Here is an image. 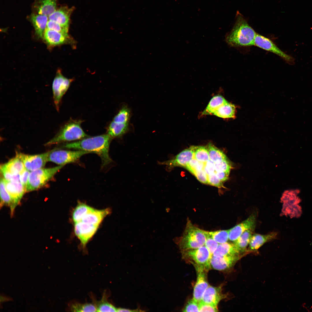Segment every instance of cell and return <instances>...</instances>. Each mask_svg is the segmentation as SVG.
<instances>
[{
  "instance_id": "cell-1",
  "label": "cell",
  "mask_w": 312,
  "mask_h": 312,
  "mask_svg": "<svg viewBox=\"0 0 312 312\" xmlns=\"http://www.w3.org/2000/svg\"><path fill=\"white\" fill-rule=\"evenodd\" d=\"M112 138L107 134L89 137L78 141L67 143L64 147L95 153L101 158L102 166L104 167L112 161L109 154V149Z\"/></svg>"
},
{
  "instance_id": "cell-34",
  "label": "cell",
  "mask_w": 312,
  "mask_h": 312,
  "mask_svg": "<svg viewBox=\"0 0 312 312\" xmlns=\"http://www.w3.org/2000/svg\"><path fill=\"white\" fill-rule=\"evenodd\" d=\"M0 208L5 205L9 207L10 209L12 206V201L10 196L6 190L3 177H1L0 179Z\"/></svg>"
},
{
  "instance_id": "cell-26",
  "label": "cell",
  "mask_w": 312,
  "mask_h": 312,
  "mask_svg": "<svg viewBox=\"0 0 312 312\" xmlns=\"http://www.w3.org/2000/svg\"><path fill=\"white\" fill-rule=\"evenodd\" d=\"M3 164L9 171L15 174H19L25 169L19 153H17L14 158Z\"/></svg>"
},
{
  "instance_id": "cell-21",
  "label": "cell",
  "mask_w": 312,
  "mask_h": 312,
  "mask_svg": "<svg viewBox=\"0 0 312 312\" xmlns=\"http://www.w3.org/2000/svg\"><path fill=\"white\" fill-rule=\"evenodd\" d=\"M277 233L272 232L266 235L255 234L253 235L249 244V252L257 250L266 242L275 239Z\"/></svg>"
},
{
  "instance_id": "cell-10",
  "label": "cell",
  "mask_w": 312,
  "mask_h": 312,
  "mask_svg": "<svg viewBox=\"0 0 312 312\" xmlns=\"http://www.w3.org/2000/svg\"><path fill=\"white\" fill-rule=\"evenodd\" d=\"M254 45L272 53L279 56L289 64L294 63V58L281 50L270 39L257 34L254 41Z\"/></svg>"
},
{
  "instance_id": "cell-14",
  "label": "cell",
  "mask_w": 312,
  "mask_h": 312,
  "mask_svg": "<svg viewBox=\"0 0 312 312\" xmlns=\"http://www.w3.org/2000/svg\"><path fill=\"white\" fill-rule=\"evenodd\" d=\"M256 213L252 214L246 219L229 229V239L235 242L245 231L254 229L256 221Z\"/></svg>"
},
{
  "instance_id": "cell-48",
  "label": "cell",
  "mask_w": 312,
  "mask_h": 312,
  "mask_svg": "<svg viewBox=\"0 0 312 312\" xmlns=\"http://www.w3.org/2000/svg\"><path fill=\"white\" fill-rule=\"evenodd\" d=\"M194 175L201 183L208 184L207 175L204 169L196 172Z\"/></svg>"
},
{
  "instance_id": "cell-38",
  "label": "cell",
  "mask_w": 312,
  "mask_h": 312,
  "mask_svg": "<svg viewBox=\"0 0 312 312\" xmlns=\"http://www.w3.org/2000/svg\"><path fill=\"white\" fill-rule=\"evenodd\" d=\"M229 229L208 232L209 235L219 244L226 242L229 239Z\"/></svg>"
},
{
  "instance_id": "cell-15",
  "label": "cell",
  "mask_w": 312,
  "mask_h": 312,
  "mask_svg": "<svg viewBox=\"0 0 312 312\" xmlns=\"http://www.w3.org/2000/svg\"><path fill=\"white\" fill-rule=\"evenodd\" d=\"M195 268L197 271V278L194 289L192 299L199 303L201 300L204 293L209 285L206 276V271L200 268Z\"/></svg>"
},
{
  "instance_id": "cell-16",
  "label": "cell",
  "mask_w": 312,
  "mask_h": 312,
  "mask_svg": "<svg viewBox=\"0 0 312 312\" xmlns=\"http://www.w3.org/2000/svg\"><path fill=\"white\" fill-rule=\"evenodd\" d=\"M242 255L222 256H213L210 262L211 267L218 270H224L230 268L240 259Z\"/></svg>"
},
{
  "instance_id": "cell-50",
  "label": "cell",
  "mask_w": 312,
  "mask_h": 312,
  "mask_svg": "<svg viewBox=\"0 0 312 312\" xmlns=\"http://www.w3.org/2000/svg\"><path fill=\"white\" fill-rule=\"evenodd\" d=\"M30 172L25 169L19 174L20 181L26 188Z\"/></svg>"
},
{
  "instance_id": "cell-7",
  "label": "cell",
  "mask_w": 312,
  "mask_h": 312,
  "mask_svg": "<svg viewBox=\"0 0 312 312\" xmlns=\"http://www.w3.org/2000/svg\"><path fill=\"white\" fill-rule=\"evenodd\" d=\"M86 151L55 150L49 152L48 161L64 165L77 161L83 155L90 153Z\"/></svg>"
},
{
  "instance_id": "cell-46",
  "label": "cell",
  "mask_w": 312,
  "mask_h": 312,
  "mask_svg": "<svg viewBox=\"0 0 312 312\" xmlns=\"http://www.w3.org/2000/svg\"><path fill=\"white\" fill-rule=\"evenodd\" d=\"M183 311L186 312H199L198 303L192 299L188 302Z\"/></svg>"
},
{
  "instance_id": "cell-25",
  "label": "cell",
  "mask_w": 312,
  "mask_h": 312,
  "mask_svg": "<svg viewBox=\"0 0 312 312\" xmlns=\"http://www.w3.org/2000/svg\"><path fill=\"white\" fill-rule=\"evenodd\" d=\"M129 127L128 123H119L112 121L108 127L107 134L113 138L120 137L128 131Z\"/></svg>"
},
{
  "instance_id": "cell-47",
  "label": "cell",
  "mask_w": 312,
  "mask_h": 312,
  "mask_svg": "<svg viewBox=\"0 0 312 312\" xmlns=\"http://www.w3.org/2000/svg\"><path fill=\"white\" fill-rule=\"evenodd\" d=\"M199 312H217L218 311L217 306L204 303L200 301L198 303Z\"/></svg>"
},
{
  "instance_id": "cell-20",
  "label": "cell",
  "mask_w": 312,
  "mask_h": 312,
  "mask_svg": "<svg viewBox=\"0 0 312 312\" xmlns=\"http://www.w3.org/2000/svg\"><path fill=\"white\" fill-rule=\"evenodd\" d=\"M43 37L47 43L50 46H55L69 42L70 38L68 35L60 32L46 29Z\"/></svg>"
},
{
  "instance_id": "cell-27",
  "label": "cell",
  "mask_w": 312,
  "mask_h": 312,
  "mask_svg": "<svg viewBox=\"0 0 312 312\" xmlns=\"http://www.w3.org/2000/svg\"><path fill=\"white\" fill-rule=\"evenodd\" d=\"M92 208L85 203L78 201L72 213V219L74 223L80 221Z\"/></svg>"
},
{
  "instance_id": "cell-24",
  "label": "cell",
  "mask_w": 312,
  "mask_h": 312,
  "mask_svg": "<svg viewBox=\"0 0 312 312\" xmlns=\"http://www.w3.org/2000/svg\"><path fill=\"white\" fill-rule=\"evenodd\" d=\"M245 254L240 251L233 243L228 242L219 244L214 252V256H222L230 255H242Z\"/></svg>"
},
{
  "instance_id": "cell-12",
  "label": "cell",
  "mask_w": 312,
  "mask_h": 312,
  "mask_svg": "<svg viewBox=\"0 0 312 312\" xmlns=\"http://www.w3.org/2000/svg\"><path fill=\"white\" fill-rule=\"evenodd\" d=\"M193 158L194 151L192 146L182 151L172 159L162 162L158 161V164L166 166V170L169 171L175 167H185Z\"/></svg>"
},
{
  "instance_id": "cell-29",
  "label": "cell",
  "mask_w": 312,
  "mask_h": 312,
  "mask_svg": "<svg viewBox=\"0 0 312 312\" xmlns=\"http://www.w3.org/2000/svg\"><path fill=\"white\" fill-rule=\"evenodd\" d=\"M227 102L222 96L220 95L215 96L211 99L202 114L203 115H213L220 107Z\"/></svg>"
},
{
  "instance_id": "cell-33",
  "label": "cell",
  "mask_w": 312,
  "mask_h": 312,
  "mask_svg": "<svg viewBox=\"0 0 312 312\" xmlns=\"http://www.w3.org/2000/svg\"><path fill=\"white\" fill-rule=\"evenodd\" d=\"M207 146L209 152V159L215 163H219L227 159L224 152L215 146L212 143H209Z\"/></svg>"
},
{
  "instance_id": "cell-28",
  "label": "cell",
  "mask_w": 312,
  "mask_h": 312,
  "mask_svg": "<svg viewBox=\"0 0 312 312\" xmlns=\"http://www.w3.org/2000/svg\"><path fill=\"white\" fill-rule=\"evenodd\" d=\"M235 106L227 102L220 107L213 115L224 118H234L235 117Z\"/></svg>"
},
{
  "instance_id": "cell-22",
  "label": "cell",
  "mask_w": 312,
  "mask_h": 312,
  "mask_svg": "<svg viewBox=\"0 0 312 312\" xmlns=\"http://www.w3.org/2000/svg\"><path fill=\"white\" fill-rule=\"evenodd\" d=\"M56 0H37L34 5L38 14L49 16L56 10Z\"/></svg>"
},
{
  "instance_id": "cell-52",
  "label": "cell",
  "mask_w": 312,
  "mask_h": 312,
  "mask_svg": "<svg viewBox=\"0 0 312 312\" xmlns=\"http://www.w3.org/2000/svg\"><path fill=\"white\" fill-rule=\"evenodd\" d=\"M13 300L12 299L8 296L1 294L0 296V302L2 303Z\"/></svg>"
},
{
  "instance_id": "cell-45",
  "label": "cell",
  "mask_w": 312,
  "mask_h": 312,
  "mask_svg": "<svg viewBox=\"0 0 312 312\" xmlns=\"http://www.w3.org/2000/svg\"><path fill=\"white\" fill-rule=\"evenodd\" d=\"M208 184L218 188L223 187V182L217 177L215 172L207 175Z\"/></svg>"
},
{
  "instance_id": "cell-30",
  "label": "cell",
  "mask_w": 312,
  "mask_h": 312,
  "mask_svg": "<svg viewBox=\"0 0 312 312\" xmlns=\"http://www.w3.org/2000/svg\"><path fill=\"white\" fill-rule=\"evenodd\" d=\"M254 229H250L245 231L234 242V244L241 252H249L246 248L249 244Z\"/></svg>"
},
{
  "instance_id": "cell-43",
  "label": "cell",
  "mask_w": 312,
  "mask_h": 312,
  "mask_svg": "<svg viewBox=\"0 0 312 312\" xmlns=\"http://www.w3.org/2000/svg\"><path fill=\"white\" fill-rule=\"evenodd\" d=\"M46 29L55 30L65 35H68V29L62 27L59 24L53 21L48 20Z\"/></svg>"
},
{
  "instance_id": "cell-44",
  "label": "cell",
  "mask_w": 312,
  "mask_h": 312,
  "mask_svg": "<svg viewBox=\"0 0 312 312\" xmlns=\"http://www.w3.org/2000/svg\"><path fill=\"white\" fill-rule=\"evenodd\" d=\"M218 245V243L212 238L208 233L204 245L209 250L211 257Z\"/></svg>"
},
{
  "instance_id": "cell-17",
  "label": "cell",
  "mask_w": 312,
  "mask_h": 312,
  "mask_svg": "<svg viewBox=\"0 0 312 312\" xmlns=\"http://www.w3.org/2000/svg\"><path fill=\"white\" fill-rule=\"evenodd\" d=\"M73 8L63 6L56 10L48 17L49 20L54 21L62 27L69 29L70 17L73 11Z\"/></svg>"
},
{
  "instance_id": "cell-6",
  "label": "cell",
  "mask_w": 312,
  "mask_h": 312,
  "mask_svg": "<svg viewBox=\"0 0 312 312\" xmlns=\"http://www.w3.org/2000/svg\"><path fill=\"white\" fill-rule=\"evenodd\" d=\"M182 252L184 258L192 264L195 268H200L206 271L210 268L211 257L205 245L196 248L182 250Z\"/></svg>"
},
{
  "instance_id": "cell-36",
  "label": "cell",
  "mask_w": 312,
  "mask_h": 312,
  "mask_svg": "<svg viewBox=\"0 0 312 312\" xmlns=\"http://www.w3.org/2000/svg\"><path fill=\"white\" fill-rule=\"evenodd\" d=\"M70 309L74 312H96L97 311L96 306L90 303L80 304L76 302L70 305Z\"/></svg>"
},
{
  "instance_id": "cell-51",
  "label": "cell",
  "mask_w": 312,
  "mask_h": 312,
  "mask_svg": "<svg viewBox=\"0 0 312 312\" xmlns=\"http://www.w3.org/2000/svg\"><path fill=\"white\" fill-rule=\"evenodd\" d=\"M215 173L218 178L223 182L228 179L229 174V173L222 171L215 172Z\"/></svg>"
},
{
  "instance_id": "cell-11",
  "label": "cell",
  "mask_w": 312,
  "mask_h": 312,
  "mask_svg": "<svg viewBox=\"0 0 312 312\" xmlns=\"http://www.w3.org/2000/svg\"><path fill=\"white\" fill-rule=\"evenodd\" d=\"M3 179L6 190L12 201V206L10 209V214L12 217L13 215L15 208L20 204L22 197L26 192V188L20 181H10Z\"/></svg>"
},
{
  "instance_id": "cell-42",
  "label": "cell",
  "mask_w": 312,
  "mask_h": 312,
  "mask_svg": "<svg viewBox=\"0 0 312 312\" xmlns=\"http://www.w3.org/2000/svg\"><path fill=\"white\" fill-rule=\"evenodd\" d=\"M231 167V164L228 159L215 163V172L222 171L229 173Z\"/></svg>"
},
{
  "instance_id": "cell-9",
  "label": "cell",
  "mask_w": 312,
  "mask_h": 312,
  "mask_svg": "<svg viewBox=\"0 0 312 312\" xmlns=\"http://www.w3.org/2000/svg\"><path fill=\"white\" fill-rule=\"evenodd\" d=\"M99 226L80 221L74 223L75 235L79 240L84 250L88 243L97 231Z\"/></svg>"
},
{
  "instance_id": "cell-23",
  "label": "cell",
  "mask_w": 312,
  "mask_h": 312,
  "mask_svg": "<svg viewBox=\"0 0 312 312\" xmlns=\"http://www.w3.org/2000/svg\"><path fill=\"white\" fill-rule=\"evenodd\" d=\"M30 19L37 36L39 38L43 37L49 20L48 16L38 14H32L30 16Z\"/></svg>"
},
{
  "instance_id": "cell-53",
  "label": "cell",
  "mask_w": 312,
  "mask_h": 312,
  "mask_svg": "<svg viewBox=\"0 0 312 312\" xmlns=\"http://www.w3.org/2000/svg\"><path fill=\"white\" fill-rule=\"evenodd\" d=\"M139 311L138 309L135 310H131L128 309L123 308H118L117 309V311L118 312H138Z\"/></svg>"
},
{
  "instance_id": "cell-40",
  "label": "cell",
  "mask_w": 312,
  "mask_h": 312,
  "mask_svg": "<svg viewBox=\"0 0 312 312\" xmlns=\"http://www.w3.org/2000/svg\"><path fill=\"white\" fill-rule=\"evenodd\" d=\"M96 307L98 312H117V309L113 305L104 299L99 302Z\"/></svg>"
},
{
  "instance_id": "cell-41",
  "label": "cell",
  "mask_w": 312,
  "mask_h": 312,
  "mask_svg": "<svg viewBox=\"0 0 312 312\" xmlns=\"http://www.w3.org/2000/svg\"><path fill=\"white\" fill-rule=\"evenodd\" d=\"M0 171L3 177L5 179L10 181H20L19 174H15L12 173L5 168L4 164L1 165Z\"/></svg>"
},
{
  "instance_id": "cell-39",
  "label": "cell",
  "mask_w": 312,
  "mask_h": 312,
  "mask_svg": "<svg viewBox=\"0 0 312 312\" xmlns=\"http://www.w3.org/2000/svg\"><path fill=\"white\" fill-rule=\"evenodd\" d=\"M205 163L200 162L193 158L185 168L194 175L196 172L204 169Z\"/></svg>"
},
{
  "instance_id": "cell-49",
  "label": "cell",
  "mask_w": 312,
  "mask_h": 312,
  "mask_svg": "<svg viewBox=\"0 0 312 312\" xmlns=\"http://www.w3.org/2000/svg\"><path fill=\"white\" fill-rule=\"evenodd\" d=\"M204 170L207 175L215 172V163L209 159L205 163Z\"/></svg>"
},
{
  "instance_id": "cell-31",
  "label": "cell",
  "mask_w": 312,
  "mask_h": 312,
  "mask_svg": "<svg viewBox=\"0 0 312 312\" xmlns=\"http://www.w3.org/2000/svg\"><path fill=\"white\" fill-rule=\"evenodd\" d=\"M302 213L301 207L299 204H283L281 214L291 218L300 217Z\"/></svg>"
},
{
  "instance_id": "cell-4",
  "label": "cell",
  "mask_w": 312,
  "mask_h": 312,
  "mask_svg": "<svg viewBox=\"0 0 312 312\" xmlns=\"http://www.w3.org/2000/svg\"><path fill=\"white\" fill-rule=\"evenodd\" d=\"M208 232L194 226L189 220L179 243L182 250L196 248L205 245Z\"/></svg>"
},
{
  "instance_id": "cell-18",
  "label": "cell",
  "mask_w": 312,
  "mask_h": 312,
  "mask_svg": "<svg viewBox=\"0 0 312 312\" xmlns=\"http://www.w3.org/2000/svg\"><path fill=\"white\" fill-rule=\"evenodd\" d=\"M226 297V295L222 292L221 287L209 285L204 293L201 301L217 306L219 302Z\"/></svg>"
},
{
  "instance_id": "cell-13",
  "label": "cell",
  "mask_w": 312,
  "mask_h": 312,
  "mask_svg": "<svg viewBox=\"0 0 312 312\" xmlns=\"http://www.w3.org/2000/svg\"><path fill=\"white\" fill-rule=\"evenodd\" d=\"M49 152L36 155L19 153L26 169L31 172L43 168L48 161Z\"/></svg>"
},
{
  "instance_id": "cell-32",
  "label": "cell",
  "mask_w": 312,
  "mask_h": 312,
  "mask_svg": "<svg viewBox=\"0 0 312 312\" xmlns=\"http://www.w3.org/2000/svg\"><path fill=\"white\" fill-rule=\"evenodd\" d=\"M298 189L290 190L285 191L282 194L281 201L283 204H299L301 202L300 198L298 196L300 193Z\"/></svg>"
},
{
  "instance_id": "cell-35",
  "label": "cell",
  "mask_w": 312,
  "mask_h": 312,
  "mask_svg": "<svg viewBox=\"0 0 312 312\" xmlns=\"http://www.w3.org/2000/svg\"><path fill=\"white\" fill-rule=\"evenodd\" d=\"M194 158L199 161L205 163L209 159L207 146H193Z\"/></svg>"
},
{
  "instance_id": "cell-8",
  "label": "cell",
  "mask_w": 312,
  "mask_h": 312,
  "mask_svg": "<svg viewBox=\"0 0 312 312\" xmlns=\"http://www.w3.org/2000/svg\"><path fill=\"white\" fill-rule=\"evenodd\" d=\"M73 81V79H69L63 76L60 70L57 71L52 85L53 102L57 111H59L62 97Z\"/></svg>"
},
{
  "instance_id": "cell-37",
  "label": "cell",
  "mask_w": 312,
  "mask_h": 312,
  "mask_svg": "<svg viewBox=\"0 0 312 312\" xmlns=\"http://www.w3.org/2000/svg\"><path fill=\"white\" fill-rule=\"evenodd\" d=\"M130 116L129 109L126 106H123L113 120L114 122L119 123H128Z\"/></svg>"
},
{
  "instance_id": "cell-5",
  "label": "cell",
  "mask_w": 312,
  "mask_h": 312,
  "mask_svg": "<svg viewBox=\"0 0 312 312\" xmlns=\"http://www.w3.org/2000/svg\"><path fill=\"white\" fill-rule=\"evenodd\" d=\"M64 165L49 168H41L30 172L26 186V192L37 190L43 187Z\"/></svg>"
},
{
  "instance_id": "cell-19",
  "label": "cell",
  "mask_w": 312,
  "mask_h": 312,
  "mask_svg": "<svg viewBox=\"0 0 312 312\" xmlns=\"http://www.w3.org/2000/svg\"><path fill=\"white\" fill-rule=\"evenodd\" d=\"M111 212L110 208L99 210L92 208L81 221L99 226L104 218Z\"/></svg>"
},
{
  "instance_id": "cell-2",
  "label": "cell",
  "mask_w": 312,
  "mask_h": 312,
  "mask_svg": "<svg viewBox=\"0 0 312 312\" xmlns=\"http://www.w3.org/2000/svg\"><path fill=\"white\" fill-rule=\"evenodd\" d=\"M257 33L240 15H238L232 30L225 37V40L230 46L243 47L254 45Z\"/></svg>"
},
{
  "instance_id": "cell-3",
  "label": "cell",
  "mask_w": 312,
  "mask_h": 312,
  "mask_svg": "<svg viewBox=\"0 0 312 312\" xmlns=\"http://www.w3.org/2000/svg\"><path fill=\"white\" fill-rule=\"evenodd\" d=\"M82 122L81 120H70L46 145L49 146L64 142L79 140L89 137L81 127Z\"/></svg>"
}]
</instances>
